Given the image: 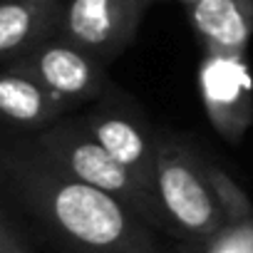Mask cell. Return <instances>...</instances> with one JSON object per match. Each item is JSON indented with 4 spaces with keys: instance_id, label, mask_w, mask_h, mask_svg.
I'll return each instance as SVG.
<instances>
[{
    "instance_id": "obj_1",
    "label": "cell",
    "mask_w": 253,
    "mask_h": 253,
    "mask_svg": "<svg viewBox=\"0 0 253 253\" xmlns=\"http://www.w3.org/2000/svg\"><path fill=\"white\" fill-rule=\"evenodd\" d=\"M0 176L5 199L30 213L57 251L162 253L154 228L129 206L60 171L45 162L28 139H5Z\"/></svg>"
},
{
    "instance_id": "obj_2",
    "label": "cell",
    "mask_w": 253,
    "mask_h": 253,
    "mask_svg": "<svg viewBox=\"0 0 253 253\" xmlns=\"http://www.w3.org/2000/svg\"><path fill=\"white\" fill-rule=\"evenodd\" d=\"M28 142L45 162H50L60 171L112 194L124 206H129L154 231L171 233V226L159 204V196L152 194L129 169L122 167L92 137L82 117H70V119L62 117L57 124L33 134V139Z\"/></svg>"
},
{
    "instance_id": "obj_3",
    "label": "cell",
    "mask_w": 253,
    "mask_h": 253,
    "mask_svg": "<svg viewBox=\"0 0 253 253\" xmlns=\"http://www.w3.org/2000/svg\"><path fill=\"white\" fill-rule=\"evenodd\" d=\"M209 164L189 137L159 129L157 196L171 226V236L196 246H206L223 223V209Z\"/></svg>"
},
{
    "instance_id": "obj_4",
    "label": "cell",
    "mask_w": 253,
    "mask_h": 253,
    "mask_svg": "<svg viewBox=\"0 0 253 253\" xmlns=\"http://www.w3.org/2000/svg\"><path fill=\"white\" fill-rule=\"evenodd\" d=\"M92 137L129 169L152 194H157V137L149 117L134 97L112 84L97 102L80 114ZM162 204V201H159Z\"/></svg>"
},
{
    "instance_id": "obj_5",
    "label": "cell",
    "mask_w": 253,
    "mask_h": 253,
    "mask_svg": "<svg viewBox=\"0 0 253 253\" xmlns=\"http://www.w3.org/2000/svg\"><path fill=\"white\" fill-rule=\"evenodd\" d=\"M196 87L216 134L233 147L241 144L253 124V75L246 52L204 50Z\"/></svg>"
},
{
    "instance_id": "obj_6",
    "label": "cell",
    "mask_w": 253,
    "mask_h": 253,
    "mask_svg": "<svg viewBox=\"0 0 253 253\" xmlns=\"http://www.w3.org/2000/svg\"><path fill=\"white\" fill-rule=\"evenodd\" d=\"M154 3L157 0H67L62 38L109 65L134 42Z\"/></svg>"
},
{
    "instance_id": "obj_7",
    "label": "cell",
    "mask_w": 253,
    "mask_h": 253,
    "mask_svg": "<svg viewBox=\"0 0 253 253\" xmlns=\"http://www.w3.org/2000/svg\"><path fill=\"white\" fill-rule=\"evenodd\" d=\"M18 62L33 70L57 97L70 104V109L97 102L114 84L107 75L104 62H99L87 50L67 42L62 35Z\"/></svg>"
},
{
    "instance_id": "obj_8",
    "label": "cell",
    "mask_w": 253,
    "mask_h": 253,
    "mask_svg": "<svg viewBox=\"0 0 253 253\" xmlns=\"http://www.w3.org/2000/svg\"><path fill=\"white\" fill-rule=\"evenodd\" d=\"M67 0H0V62L13 65L62 35Z\"/></svg>"
},
{
    "instance_id": "obj_9",
    "label": "cell",
    "mask_w": 253,
    "mask_h": 253,
    "mask_svg": "<svg viewBox=\"0 0 253 253\" xmlns=\"http://www.w3.org/2000/svg\"><path fill=\"white\" fill-rule=\"evenodd\" d=\"M0 112L10 126L38 134L57 124L70 104L23 62H13L0 70Z\"/></svg>"
},
{
    "instance_id": "obj_10",
    "label": "cell",
    "mask_w": 253,
    "mask_h": 253,
    "mask_svg": "<svg viewBox=\"0 0 253 253\" xmlns=\"http://www.w3.org/2000/svg\"><path fill=\"white\" fill-rule=\"evenodd\" d=\"M186 13L204 50H248L253 38V0H196L186 5Z\"/></svg>"
},
{
    "instance_id": "obj_11",
    "label": "cell",
    "mask_w": 253,
    "mask_h": 253,
    "mask_svg": "<svg viewBox=\"0 0 253 253\" xmlns=\"http://www.w3.org/2000/svg\"><path fill=\"white\" fill-rule=\"evenodd\" d=\"M211 181L218 191L223 223L218 233L201 246L204 253H253V204L246 191L216 164H209Z\"/></svg>"
},
{
    "instance_id": "obj_12",
    "label": "cell",
    "mask_w": 253,
    "mask_h": 253,
    "mask_svg": "<svg viewBox=\"0 0 253 253\" xmlns=\"http://www.w3.org/2000/svg\"><path fill=\"white\" fill-rule=\"evenodd\" d=\"M0 253H33L28 233L20 226L10 199H5L0 209Z\"/></svg>"
},
{
    "instance_id": "obj_13",
    "label": "cell",
    "mask_w": 253,
    "mask_h": 253,
    "mask_svg": "<svg viewBox=\"0 0 253 253\" xmlns=\"http://www.w3.org/2000/svg\"><path fill=\"white\" fill-rule=\"evenodd\" d=\"M171 253H204V248H201V246H196V243H186V241H184V243H181V246H176Z\"/></svg>"
},
{
    "instance_id": "obj_14",
    "label": "cell",
    "mask_w": 253,
    "mask_h": 253,
    "mask_svg": "<svg viewBox=\"0 0 253 253\" xmlns=\"http://www.w3.org/2000/svg\"><path fill=\"white\" fill-rule=\"evenodd\" d=\"M176 3H184V5H191V3H196V0H176Z\"/></svg>"
},
{
    "instance_id": "obj_15",
    "label": "cell",
    "mask_w": 253,
    "mask_h": 253,
    "mask_svg": "<svg viewBox=\"0 0 253 253\" xmlns=\"http://www.w3.org/2000/svg\"><path fill=\"white\" fill-rule=\"evenodd\" d=\"M57 253H75V251H57Z\"/></svg>"
}]
</instances>
